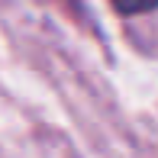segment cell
<instances>
[{"label":"cell","mask_w":158,"mask_h":158,"mask_svg":"<svg viewBox=\"0 0 158 158\" xmlns=\"http://www.w3.org/2000/svg\"><path fill=\"white\" fill-rule=\"evenodd\" d=\"M119 13H148L158 6V0H110Z\"/></svg>","instance_id":"6da1fadb"}]
</instances>
